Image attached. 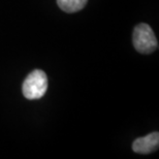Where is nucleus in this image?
<instances>
[{"label":"nucleus","mask_w":159,"mask_h":159,"mask_svg":"<svg viewBox=\"0 0 159 159\" xmlns=\"http://www.w3.org/2000/svg\"><path fill=\"white\" fill-rule=\"evenodd\" d=\"M48 89V78L46 72L35 69L31 71L22 86V92L27 99H39L46 94Z\"/></svg>","instance_id":"f257e3e1"},{"label":"nucleus","mask_w":159,"mask_h":159,"mask_svg":"<svg viewBox=\"0 0 159 159\" xmlns=\"http://www.w3.org/2000/svg\"><path fill=\"white\" fill-rule=\"evenodd\" d=\"M132 41L135 50L142 54H151L158 48V43L153 30L145 23L135 26L133 30Z\"/></svg>","instance_id":"f03ea898"},{"label":"nucleus","mask_w":159,"mask_h":159,"mask_svg":"<svg viewBox=\"0 0 159 159\" xmlns=\"http://www.w3.org/2000/svg\"><path fill=\"white\" fill-rule=\"evenodd\" d=\"M159 146V133L152 132L150 134L136 139L132 144V150L139 154H149L156 151Z\"/></svg>","instance_id":"7ed1b4c3"},{"label":"nucleus","mask_w":159,"mask_h":159,"mask_svg":"<svg viewBox=\"0 0 159 159\" xmlns=\"http://www.w3.org/2000/svg\"><path fill=\"white\" fill-rule=\"evenodd\" d=\"M88 0H57L59 7L63 11L71 14L84 8Z\"/></svg>","instance_id":"20e7f679"}]
</instances>
